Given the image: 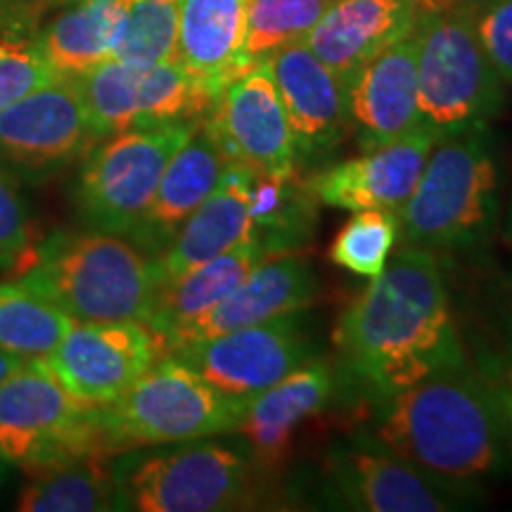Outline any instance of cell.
I'll return each mask as SVG.
<instances>
[{
  "label": "cell",
  "mask_w": 512,
  "mask_h": 512,
  "mask_svg": "<svg viewBox=\"0 0 512 512\" xmlns=\"http://www.w3.org/2000/svg\"><path fill=\"white\" fill-rule=\"evenodd\" d=\"M470 10L491 67L512 86V0H470Z\"/></svg>",
  "instance_id": "35"
},
{
  "label": "cell",
  "mask_w": 512,
  "mask_h": 512,
  "mask_svg": "<svg viewBox=\"0 0 512 512\" xmlns=\"http://www.w3.org/2000/svg\"><path fill=\"white\" fill-rule=\"evenodd\" d=\"M505 240L512 245V200H510V209H508V219H505Z\"/></svg>",
  "instance_id": "39"
},
{
  "label": "cell",
  "mask_w": 512,
  "mask_h": 512,
  "mask_svg": "<svg viewBox=\"0 0 512 512\" xmlns=\"http://www.w3.org/2000/svg\"><path fill=\"white\" fill-rule=\"evenodd\" d=\"M498 166L486 128L444 133L403 204V245L430 252L482 245L496 221Z\"/></svg>",
  "instance_id": "4"
},
{
  "label": "cell",
  "mask_w": 512,
  "mask_h": 512,
  "mask_svg": "<svg viewBox=\"0 0 512 512\" xmlns=\"http://www.w3.org/2000/svg\"><path fill=\"white\" fill-rule=\"evenodd\" d=\"M0 463H3V460H0Z\"/></svg>",
  "instance_id": "42"
},
{
  "label": "cell",
  "mask_w": 512,
  "mask_h": 512,
  "mask_svg": "<svg viewBox=\"0 0 512 512\" xmlns=\"http://www.w3.org/2000/svg\"><path fill=\"white\" fill-rule=\"evenodd\" d=\"M50 3H57V5H69V3H76V0H50Z\"/></svg>",
  "instance_id": "40"
},
{
  "label": "cell",
  "mask_w": 512,
  "mask_h": 512,
  "mask_svg": "<svg viewBox=\"0 0 512 512\" xmlns=\"http://www.w3.org/2000/svg\"><path fill=\"white\" fill-rule=\"evenodd\" d=\"M0 3H3V0H0Z\"/></svg>",
  "instance_id": "43"
},
{
  "label": "cell",
  "mask_w": 512,
  "mask_h": 512,
  "mask_svg": "<svg viewBox=\"0 0 512 512\" xmlns=\"http://www.w3.org/2000/svg\"><path fill=\"white\" fill-rule=\"evenodd\" d=\"M86 456L110 458L98 408L74 399L43 358H29L0 384V460L34 472Z\"/></svg>",
  "instance_id": "7"
},
{
  "label": "cell",
  "mask_w": 512,
  "mask_h": 512,
  "mask_svg": "<svg viewBox=\"0 0 512 512\" xmlns=\"http://www.w3.org/2000/svg\"><path fill=\"white\" fill-rule=\"evenodd\" d=\"M316 197L297 176H254L249 185V214L254 238L273 254H287L311 235Z\"/></svg>",
  "instance_id": "28"
},
{
  "label": "cell",
  "mask_w": 512,
  "mask_h": 512,
  "mask_svg": "<svg viewBox=\"0 0 512 512\" xmlns=\"http://www.w3.org/2000/svg\"><path fill=\"white\" fill-rule=\"evenodd\" d=\"M36 228L19 178L0 164V268L17 273L36 247Z\"/></svg>",
  "instance_id": "34"
},
{
  "label": "cell",
  "mask_w": 512,
  "mask_h": 512,
  "mask_svg": "<svg viewBox=\"0 0 512 512\" xmlns=\"http://www.w3.org/2000/svg\"><path fill=\"white\" fill-rule=\"evenodd\" d=\"M268 256H273V252L264 242L259 238H249L230 252L207 261V264H200L166 280L157 287V297L147 325H152L166 339L181 325L214 309L252 273V268L259 266Z\"/></svg>",
  "instance_id": "25"
},
{
  "label": "cell",
  "mask_w": 512,
  "mask_h": 512,
  "mask_svg": "<svg viewBox=\"0 0 512 512\" xmlns=\"http://www.w3.org/2000/svg\"><path fill=\"white\" fill-rule=\"evenodd\" d=\"M17 283L72 320H145L157 297L155 259L124 235L57 230L36 242Z\"/></svg>",
  "instance_id": "3"
},
{
  "label": "cell",
  "mask_w": 512,
  "mask_h": 512,
  "mask_svg": "<svg viewBox=\"0 0 512 512\" xmlns=\"http://www.w3.org/2000/svg\"><path fill=\"white\" fill-rule=\"evenodd\" d=\"M166 354L164 337L145 320H74L43 361L74 399L100 408L121 399Z\"/></svg>",
  "instance_id": "11"
},
{
  "label": "cell",
  "mask_w": 512,
  "mask_h": 512,
  "mask_svg": "<svg viewBox=\"0 0 512 512\" xmlns=\"http://www.w3.org/2000/svg\"><path fill=\"white\" fill-rule=\"evenodd\" d=\"M204 126L228 164H238L254 176L294 174L297 147L266 62L249 67L223 88Z\"/></svg>",
  "instance_id": "14"
},
{
  "label": "cell",
  "mask_w": 512,
  "mask_h": 512,
  "mask_svg": "<svg viewBox=\"0 0 512 512\" xmlns=\"http://www.w3.org/2000/svg\"><path fill=\"white\" fill-rule=\"evenodd\" d=\"M335 0H249L245 57L264 62L275 50L304 41Z\"/></svg>",
  "instance_id": "31"
},
{
  "label": "cell",
  "mask_w": 512,
  "mask_h": 512,
  "mask_svg": "<svg viewBox=\"0 0 512 512\" xmlns=\"http://www.w3.org/2000/svg\"><path fill=\"white\" fill-rule=\"evenodd\" d=\"M278 88L299 157H323L351 131L349 83L304 41L275 50L264 60Z\"/></svg>",
  "instance_id": "16"
},
{
  "label": "cell",
  "mask_w": 512,
  "mask_h": 512,
  "mask_svg": "<svg viewBox=\"0 0 512 512\" xmlns=\"http://www.w3.org/2000/svg\"><path fill=\"white\" fill-rule=\"evenodd\" d=\"M351 131L361 150L392 143L422 124L418 110V29L384 48L349 83Z\"/></svg>",
  "instance_id": "19"
},
{
  "label": "cell",
  "mask_w": 512,
  "mask_h": 512,
  "mask_svg": "<svg viewBox=\"0 0 512 512\" xmlns=\"http://www.w3.org/2000/svg\"><path fill=\"white\" fill-rule=\"evenodd\" d=\"M178 3L166 0H128L112 60L152 67L176 62Z\"/></svg>",
  "instance_id": "30"
},
{
  "label": "cell",
  "mask_w": 512,
  "mask_h": 512,
  "mask_svg": "<svg viewBox=\"0 0 512 512\" xmlns=\"http://www.w3.org/2000/svg\"><path fill=\"white\" fill-rule=\"evenodd\" d=\"M441 136L444 133L439 128L422 121L392 143L361 150L358 157L328 166L306 185L316 202L328 207L347 211L382 209L399 214L413 195L427 157Z\"/></svg>",
  "instance_id": "15"
},
{
  "label": "cell",
  "mask_w": 512,
  "mask_h": 512,
  "mask_svg": "<svg viewBox=\"0 0 512 512\" xmlns=\"http://www.w3.org/2000/svg\"><path fill=\"white\" fill-rule=\"evenodd\" d=\"M60 76L43 55L27 24L0 22V110L27 98Z\"/></svg>",
  "instance_id": "33"
},
{
  "label": "cell",
  "mask_w": 512,
  "mask_h": 512,
  "mask_svg": "<svg viewBox=\"0 0 512 512\" xmlns=\"http://www.w3.org/2000/svg\"><path fill=\"white\" fill-rule=\"evenodd\" d=\"M332 486L351 510L446 512L458 508L456 486L422 472L384 446L347 448L330 463Z\"/></svg>",
  "instance_id": "18"
},
{
  "label": "cell",
  "mask_w": 512,
  "mask_h": 512,
  "mask_svg": "<svg viewBox=\"0 0 512 512\" xmlns=\"http://www.w3.org/2000/svg\"><path fill=\"white\" fill-rule=\"evenodd\" d=\"M299 313L181 344L169 354L228 396L252 399L313 358V342Z\"/></svg>",
  "instance_id": "13"
},
{
  "label": "cell",
  "mask_w": 512,
  "mask_h": 512,
  "mask_svg": "<svg viewBox=\"0 0 512 512\" xmlns=\"http://www.w3.org/2000/svg\"><path fill=\"white\" fill-rule=\"evenodd\" d=\"M249 185L252 174L247 169L238 164L226 166L214 192L192 211L169 245L155 256L157 287L254 238Z\"/></svg>",
  "instance_id": "22"
},
{
  "label": "cell",
  "mask_w": 512,
  "mask_h": 512,
  "mask_svg": "<svg viewBox=\"0 0 512 512\" xmlns=\"http://www.w3.org/2000/svg\"><path fill=\"white\" fill-rule=\"evenodd\" d=\"M399 238V216L394 211L366 209L339 228L330 245V259L339 268L373 280L384 271Z\"/></svg>",
  "instance_id": "32"
},
{
  "label": "cell",
  "mask_w": 512,
  "mask_h": 512,
  "mask_svg": "<svg viewBox=\"0 0 512 512\" xmlns=\"http://www.w3.org/2000/svg\"><path fill=\"white\" fill-rule=\"evenodd\" d=\"M74 79L98 138L131 128L200 121L216 100L178 62L133 67L107 60Z\"/></svg>",
  "instance_id": "10"
},
{
  "label": "cell",
  "mask_w": 512,
  "mask_h": 512,
  "mask_svg": "<svg viewBox=\"0 0 512 512\" xmlns=\"http://www.w3.org/2000/svg\"><path fill=\"white\" fill-rule=\"evenodd\" d=\"M107 458L86 456L27 472V484L17 496L22 512H105L124 510L119 477L105 465Z\"/></svg>",
  "instance_id": "27"
},
{
  "label": "cell",
  "mask_w": 512,
  "mask_h": 512,
  "mask_svg": "<svg viewBox=\"0 0 512 512\" xmlns=\"http://www.w3.org/2000/svg\"><path fill=\"white\" fill-rule=\"evenodd\" d=\"M119 482L131 510H240L252 503L254 465L230 446L195 444L138 460Z\"/></svg>",
  "instance_id": "9"
},
{
  "label": "cell",
  "mask_w": 512,
  "mask_h": 512,
  "mask_svg": "<svg viewBox=\"0 0 512 512\" xmlns=\"http://www.w3.org/2000/svg\"><path fill=\"white\" fill-rule=\"evenodd\" d=\"M249 399L219 392L174 354H166L110 406L100 427L110 456L138 446L188 444L238 432Z\"/></svg>",
  "instance_id": "6"
},
{
  "label": "cell",
  "mask_w": 512,
  "mask_h": 512,
  "mask_svg": "<svg viewBox=\"0 0 512 512\" xmlns=\"http://www.w3.org/2000/svg\"><path fill=\"white\" fill-rule=\"evenodd\" d=\"M166 3H178V0H166Z\"/></svg>",
  "instance_id": "41"
},
{
  "label": "cell",
  "mask_w": 512,
  "mask_h": 512,
  "mask_svg": "<svg viewBox=\"0 0 512 512\" xmlns=\"http://www.w3.org/2000/svg\"><path fill=\"white\" fill-rule=\"evenodd\" d=\"M318 297L320 283L309 261L290 252L273 254L252 268V273L214 309L171 332L164 339L166 351L197 339L294 316L316 304Z\"/></svg>",
  "instance_id": "17"
},
{
  "label": "cell",
  "mask_w": 512,
  "mask_h": 512,
  "mask_svg": "<svg viewBox=\"0 0 512 512\" xmlns=\"http://www.w3.org/2000/svg\"><path fill=\"white\" fill-rule=\"evenodd\" d=\"M335 394V370L325 358H309L283 380L247 401L238 432L264 470L283 463L299 427L328 406Z\"/></svg>",
  "instance_id": "21"
},
{
  "label": "cell",
  "mask_w": 512,
  "mask_h": 512,
  "mask_svg": "<svg viewBox=\"0 0 512 512\" xmlns=\"http://www.w3.org/2000/svg\"><path fill=\"white\" fill-rule=\"evenodd\" d=\"M484 380L489 382L505 422L512 427V351L505 356L491 358L484 370Z\"/></svg>",
  "instance_id": "36"
},
{
  "label": "cell",
  "mask_w": 512,
  "mask_h": 512,
  "mask_svg": "<svg viewBox=\"0 0 512 512\" xmlns=\"http://www.w3.org/2000/svg\"><path fill=\"white\" fill-rule=\"evenodd\" d=\"M505 316H508L512 328V280H508V285H505Z\"/></svg>",
  "instance_id": "38"
},
{
  "label": "cell",
  "mask_w": 512,
  "mask_h": 512,
  "mask_svg": "<svg viewBox=\"0 0 512 512\" xmlns=\"http://www.w3.org/2000/svg\"><path fill=\"white\" fill-rule=\"evenodd\" d=\"M384 401L377 439L418 470L456 486L494 475L503 465V411L489 382L467 361L439 368Z\"/></svg>",
  "instance_id": "2"
},
{
  "label": "cell",
  "mask_w": 512,
  "mask_h": 512,
  "mask_svg": "<svg viewBox=\"0 0 512 512\" xmlns=\"http://www.w3.org/2000/svg\"><path fill=\"white\" fill-rule=\"evenodd\" d=\"M197 124L200 121H178L100 138L83 157L76 181V207L83 223L102 233L131 238L155 197L164 169Z\"/></svg>",
  "instance_id": "8"
},
{
  "label": "cell",
  "mask_w": 512,
  "mask_h": 512,
  "mask_svg": "<svg viewBox=\"0 0 512 512\" xmlns=\"http://www.w3.org/2000/svg\"><path fill=\"white\" fill-rule=\"evenodd\" d=\"M74 76H55L0 110V164L19 181L60 174L98 143Z\"/></svg>",
  "instance_id": "12"
},
{
  "label": "cell",
  "mask_w": 512,
  "mask_h": 512,
  "mask_svg": "<svg viewBox=\"0 0 512 512\" xmlns=\"http://www.w3.org/2000/svg\"><path fill=\"white\" fill-rule=\"evenodd\" d=\"M422 0H335L304 43L344 81L413 31Z\"/></svg>",
  "instance_id": "20"
},
{
  "label": "cell",
  "mask_w": 512,
  "mask_h": 512,
  "mask_svg": "<svg viewBox=\"0 0 512 512\" xmlns=\"http://www.w3.org/2000/svg\"><path fill=\"white\" fill-rule=\"evenodd\" d=\"M342 366L377 399L465 361L446 280L430 249L401 245L332 332Z\"/></svg>",
  "instance_id": "1"
},
{
  "label": "cell",
  "mask_w": 512,
  "mask_h": 512,
  "mask_svg": "<svg viewBox=\"0 0 512 512\" xmlns=\"http://www.w3.org/2000/svg\"><path fill=\"white\" fill-rule=\"evenodd\" d=\"M128 0H76L38 31L43 55L62 76H81L112 60Z\"/></svg>",
  "instance_id": "26"
},
{
  "label": "cell",
  "mask_w": 512,
  "mask_h": 512,
  "mask_svg": "<svg viewBox=\"0 0 512 512\" xmlns=\"http://www.w3.org/2000/svg\"><path fill=\"white\" fill-rule=\"evenodd\" d=\"M72 323L17 280L0 283V351L43 358L60 344Z\"/></svg>",
  "instance_id": "29"
},
{
  "label": "cell",
  "mask_w": 512,
  "mask_h": 512,
  "mask_svg": "<svg viewBox=\"0 0 512 512\" xmlns=\"http://www.w3.org/2000/svg\"><path fill=\"white\" fill-rule=\"evenodd\" d=\"M415 29L422 121L441 133L486 128L503 107V81L479 43L470 0H422Z\"/></svg>",
  "instance_id": "5"
},
{
  "label": "cell",
  "mask_w": 512,
  "mask_h": 512,
  "mask_svg": "<svg viewBox=\"0 0 512 512\" xmlns=\"http://www.w3.org/2000/svg\"><path fill=\"white\" fill-rule=\"evenodd\" d=\"M27 361H29L27 356H17V354H8V351H0V384L8 380L12 373H17V370L22 368Z\"/></svg>",
  "instance_id": "37"
},
{
  "label": "cell",
  "mask_w": 512,
  "mask_h": 512,
  "mask_svg": "<svg viewBox=\"0 0 512 512\" xmlns=\"http://www.w3.org/2000/svg\"><path fill=\"white\" fill-rule=\"evenodd\" d=\"M226 166L228 159L223 157L219 143L200 121L164 169L150 207L131 233L133 242L155 259L192 211L214 192Z\"/></svg>",
  "instance_id": "23"
},
{
  "label": "cell",
  "mask_w": 512,
  "mask_h": 512,
  "mask_svg": "<svg viewBox=\"0 0 512 512\" xmlns=\"http://www.w3.org/2000/svg\"><path fill=\"white\" fill-rule=\"evenodd\" d=\"M249 0H178L176 62L214 98L254 64L245 57Z\"/></svg>",
  "instance_id": "24"
}]
</instances>
